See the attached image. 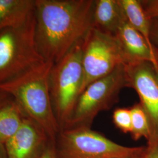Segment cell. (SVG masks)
I'll return each mask as SVG.
<instances>
[{
	"mask_svg": "<svg viewBox=\"0 0 158 158\" xmlns=\"http://www.w3.org/2000/svg\"><path fill=\"white\" fill-rule=\"evenodd\" d=\"M150 39L153 47L158 55V18L151 19Z\"/></svg>",
	"mask_w": 158,
	"mask_h": 158,
	"instance_id": "e0dca14e",
	"label": "cell"
},
{
	"mask_svg": "<svg viewBox=\"0 0 158 158\" xmlns=\"http://www.w3.org/2000/svg\"><path fill=\"white\" fill-rule=\"evenodd\" d=\"M11 98V97H10L8 94L0 91V107L4 106Z\"/></svg>",
	"mask_w": 158,
	"mask_h": 158,
	"instance_id": "44dd1931",
	"label": "cell"
},
{
	"mask_svg": "<svg viewBox=\"0 0 158 158\" xmlns=\"http://www.w3.org/2000/svg\"><path fill=\"white\" fill-rule=\"evenodd\" d=\"M113 121L120 131L125 134H130L132 130V117L130 108H116L113 112Z\"/></svg>",
	"mask_w": 158,
	"mask_h": 158,
	"instance_id": "9a60e30c",
	"label": "cell"
},
{
	"mask_svg": "<svg viewBox=\"0 0 158 158\" xmlns=\"http://www.w3.org/2000/svg\"><path fill=\"white\" fill-rule=\"evenodd\" d=\"M147 145L148 152L145 158H158V142Z\"/></svg>",
	"mask_w": 158,
	"mask_h": 158,
	"instance_id": "d6986e66",
	"label": "cell"
},
{
	"mask_svg": "<svg viewBox=\"0 0 158 158\" xmlns=\"http://www.w3.org/2000/svg\"><path fill=\"white\" fill-rule=\"evenodd\" d=\"M147 152H148V147L146 145V146H144L141 151H140L139 152L136 153L132 156L124 158H145L147 156Z\"/></svg>",
	"mask_w": 158,
	"mask_h": 158,
	"instance_id": "ffe728a7",
	"label": "cell"
},
{
	"mask_svg": "<svg viewBox=\"0 0 158 158\" xmlns=\"http://www.w3.org/2000/svg\"><path fill=\"white\" fill-rule=\"evenodd\" d=\"M127 19L118 0H96L93 13V27L115 35Z\"/></svg>",
	"mask_w": 158,
	"mask_h": 158,
	"instance_id": "30bf717a",
	"label": "cell"
},
{
	"mask_svg": "<svg viewBox=\"0 0 158 158\" xmlns=\"http://www.w3.org/2000/svg\"><path fill=\"white\" fill-rule=\"evenodd\" d=\"M127 21L130 25L141 35L148 45L155 51L150 39L151 19L147 17L141 0H118ZM157 53V52H156Z\"/></svg>",
	"mask_w": 158,
	"mask_h": 158,
	"instance_id": "4fadbf2b",
	"label": "cell"
},
{
	"mask_svg": "<svg viewBox=\"0 0 158 158\" xmlns=\"http://www.w3.org/2000/svg\"><path fill=\"white\" fill-rule=\"evenodd\" d=\"M96 0H35V43L53 64L84 40L93 27Z\"/></svg>",
	"mask_w": 158,
	"mask_h": 158,
	"instance_id": "6da1fadb",
	"label": "cell"
},
{
	"mask_svg": "<svg viewBox=\"0 0 158 158\" xmlns=\"http://www.w3.org/2000/svg\"><path fill=\"white\" fill-rule=\"evenodd\" d=\"M53 64L44 62L0 85V91L17 102L24 114L55 142L60 131L51 101L49 74Z\"/></svg>",
	"mask_w": 158,
	"mask_h": 158,
	"instance_id": "7a4b0ae2",
	"label": "cell"
},
{
	"mask_svg": "<svg viewBox=\"0 0 158 158\" xmlns=\"http://www.w3.org/2000/svg\"><path fill=\"white\" fill-rule=\"evenodd\" d=\"M52 141L40 125L27 115L5 145L8 158H42Z\"/></svg>",
	"mask_w": 158,
	"mask_h": 158,
	"instance_id": "9c48e42d",
	"label": "cell"
},
{
	"mask_svg": "<svg viewBox=\"0 0 158 158\" xmlns=\"http://www.w3.org/2000/svg\"><path fill=\"white\" fill-rule=\"evenodd\" d=\"M128 63L116 36L93 27L82 42L84 81L81 93L91 83Z\"/></svg>",
	"mask_w": 158,
	"mask_h": 158,
	"instance_id": "52a82bcc",
	"label": "cell"
},
{
	"mask_svg": "<svg viewBox=\"0 0 158 158\" xmlns=\"http://www.w3.org/2000/svg\"><path fill=\"white\" fill-rule=\"evenodd\" d=\"M128 87L135 91L149 121L151 137L147 145L158 142V75L152 64L134 62L125 64Z\"/></svg>",
	"mask_w": 158,
	"mask_h": 158,
	"instance_id": "ba28073f",
	"label": "cell"
},
{
	"mask_svg": "<svg viewBox=\"0 0 158 158\" xmlns=\"http://www.w3.org/2000/svg\"><path fill=\"white\" fill-rule=\"evenodd\" d=\"M132 117V130L130 134L132 138L138 141L144 138L148 141L151 137V130L147 114L139 102L130 108Z\"/></svg>",
	"mask_w": 158,
	"mask_h": 158,
	"instance_id": "5bb4252c",
	"label": "cell"
},
{
	"mask_svg": "<svg viewBox=\"0 0 158 158\" xmlns=\"http://www.w3.org/2000/svg\"><path fill=\"white\" fill-rule=\"evenodd\" d=\"M42 158H59L55 148V142H51Z\"/></svg>",
	"mask_w": 158,
	"mask_h": 158,
	"instance_id": "ac0fdd59",
	"label": "cell"
},
{
	"mask_svg": "<svg viewBox=\"0 0 158 158\" xmlns=\"http://www.w3.org/2000/svg\"><path fill=\"white\" fill-rule=\"evenodd\" d=\"M144 146L125 147L88 128L62 130L55 141L59 158H124Z\"/></svg>",
	"mask_w": 158,
	"mask_h": 158,
	"instance_id": "8992f818",
	"label": "cell"
},
{
	"mask_svg": "<svg viewBox=\"0 0 158 158\" xmlns=\"http://www.w3.org/2000/svg\"><path fill=\"white\" fill-rule=\"evenodd\" d=\"M124 87H128V83L125 64H122L106 76L91 83L81 92L62 130L91 128L99 113L110 110L118 102L119 93Z\"/></svg>",
	"mask_w": 158,
	"mask_h": 158,
	"instance_id": "3957f363",
	"label": "cell"
},
{
	"mask_svg": "<svg viewBox=\"0 0 158 158\" xmlns=\"http://www.w3.org/2000/svg\"><path fill=\"white\" fill-rule=\"evenodd\" d=\"M25 116L12 98L0 107V144L5 145L17 133Z\"/></svg>",
	"mask_w": 158,
	"mask_h": 158,
	"instance_id": "7c38bea8",
	"label": "cell"
},
{
	"mask_svg": "<svg viewBox=\"0 0 158 158\" xmlns=\"http://www.w3.org/2000/svg\"><path fill=\"white\" fill-rule=\"evenodd\" d=\"M35 15V0H0V31L21 25Z\"/></svg>",
	"mask_w": 158,
	"mask_h": 158,
	"instance_id": "8fae6325",
	"label": "cell"
},
{
	"mask_svg": "<svg viewBox=\"0 0 158 158\" xmlns=\"http://www.w3.org/2000/svg\"><path fill=\"white\" fill-rule=\"evenodd\" d=\"M35 17L27 23L0 31V85L45 62L37 50Z\"/></svg>",
	"mask_w": 158,
	"mask_h": 158,
	"instance_id": "5b68a950",
	"label": "cell"
},
{
	"mask_svg": "<svg viewBox=\"0 0 158 158\" xmlns=\"http://www.w3.org/2000/svg\"><path fill=\"white\" fill-rule=\"evenodd\" d=\"M141 4L149 19L158 18V0H142Z\"/></svg>",
	"mask_w": 158,
	"mask_h": 158,
	"instance_id": "2e32d148",
	"label": "cell"
},
{
	"mask_svg": "<svg viewBox=\"0 0 158 158\" xmlns=\"http://www.w3.org/2000/svg\"><path fill=\"white\" fill-rule=\"evenodd\" d=\"M83 40L53 65L49 74L52 107L61 130L68 121L83 84Z\"/></svg>",
	"mask_w": 158,
	"mask_h": 158,
	"instance_id": "277c9868",
	"label": "cell"
},
{
	"mask_svg": "<svg viewBox=\"0 0 158 158\" xmlns=\"http://www.w3.org/2000/svg\"><path fill=\"white\" fill-rule=\"evenodd\" d=\"M0 158H8L5 145L0 144Z\"/></svg>",
	"mask_w": 158,
	"mask_h": 158,
	"instance_id": "7402d4cb",
	"label": "cell"
}]
</instances>
